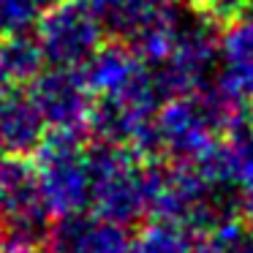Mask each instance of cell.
<instances>
[{"mask_svg":"<svg viewBox=\"0 0 253 253\" xmlns=\"http://www.w3.org/2000/svg\"><path fill=\"white\" fill-rule=\"evenodd\" d=\"M240 123H245L242 109L226 104L215 87L166 95L153 117L155 155L193 166L207 158L220 136Z\"/></svg>","mask_w":253,"mask_h":253,"instance_id":"cell-1","label":"cell"},{"mask_svg":"<svg viewBox=\"0 0 253 253\" xmlns=\"http://www.w3.org/2000/svg\"><path fill=\"white\" fill-rule=\"evenodd\" d=\"M87 131L46 128L39 147L28 155L49 218L90 212Z\"/></svg>","mask_w":253,"mask_h":253,"instance_id":"cell-2","label":"cell"},{"mask_svg":"<svg viewBox=\"0 0 253 253\" xmlns=\"http://www.w3.org/2000/svg\"><path fill=\"white\" fill-rule=\"evenodd\" d=\"M147 164L128 147L90 142V212L120 226L139 223L147 215Z\"/></svg>","mask_w":253,"mask_h":253,"instance_id":"cell-3","label":"cell"},{"mask_svg":"<svg viewBox=\"0 0 253 253\" xmlns=\"http://www.w3.org/2000/svg\"><path fill=\"white\" fill-rule=\"evenodd\" d=\"M33 36L46 66L82 68L87 57L106 41V30L87 0H55L36 22Z\"/></svg>","mask_w":253,"mask_h":253,"instance_id":"cell-4","label":"cell"},{"mask_svg":"<svg viewBox=\"0 0 253 253\" xmlns=\"http://www.w3.org/2000/svg\"><path fill=\"white\" fill-rule=\"evenodd\" d=\"M215 57H218V36L212 30V19H207L202 11L196 19L180 17L169 55L161 66L153 68L164 98L210 87L207 82L210 74L215 71Z\"/></svg>","mask_w":253,"mask_h":253,"instance_id":"cell-5","label":"cell"},{"mask_svg":"<svg viewBox=\"0 0 253 253\" xmlns=\"http://www.w3.org/2000/svg\"><path fill=\"white\" fill-rule=\"evenodd\" d=\"M25 90L39 106L46 128L84 131L93 106V93L82 77V68L44 66L25 84Z\"/></svg>","mask_w":253,"mask_h":253,"instance_id":"cell-6","label":"cell"},{"mask_svg":"<svg viewBox=\"0 0 253 253\" xmlns=\"http://www.w3.org/2000/svg\"><path fill=\"white\" fill-rule=\"evenodd\" d=\"M218 95L226 104L245 109L253 104V11H240L226 19L218 36Z\"/></svg>","mask_w":253,"mask_h":253,"instance_id":"cell-7","label":"cell"},{"mask_svg":"<svg viewBox=\"0 0 253 253\" xmlns=\"http://www.w3.org/2000/svg\"><path fill=\"white\" fill-rule=\"evenodd\" d=\"M46 253H133V234L128 226L112 223L95 212H77L55 218Z\"/></svg>","mask_w":253,"mask_h":253,"instance_id":"cell-8","label":"cell"},{"mask_svg":"<svg viewBox=\"0 0 253 253\" xmlns=\"http://www.w3.org/2000/svg\"><path fill=\"white\" fill-rule=\"evenodd\" d=\"M46 133V123L25 87L0 93V153L28 158Z\"/></svg>","mask_w":253,"mask_h":253,"instance_id":"cell-9","label":"cell"},{"mask_svg":"<svg viewBox=\"0 0 253 253\" xmlns=\"http://www.w3.org/2000/svg\"><path fill=\"white\" fill-rule=\"evenodd\" d=\"M169 0H87L109 39H131L142 25L166 8Z\"/></svg>","mask_w":253,"mask_h":253,"instance_id":"cell-10","label":"cell"},{"mask_svg":"<svg viewBox=\"0 0 253 253\" xmlns=\"http://www.w3.org/2000/svg\"><path fill=\"white\" fill-rule=\"evenodd\" d=\"M46 66L33 30L0 36V74L11 87H25Z\"/></svg>","mask_w":253,"mask_h":253,"instance_id":"cell-11","label":"cell"},{"mask_svg":"<svg viewBox=\"0 0 253 253\" xmlns=\"http://www.w3.org/2000/svg\"><path fill=\"white\" fill-rule=\"evenodd\" d=\"M199 251V231L174 218H158L133 234V253H196Z\"/></svg>","mask_w":253,"mask_h":253,"instance_id":"cell-12","label":"cell"},{"mask_svg":"<svg viewBox=\"0 0 253 253\" xmlns=\"http://www.w3.org/2000/svg\"><path fill=\"white\" fill-rule=\"evenodd\" d=\"M207 240L199 245L196 253H253V234H248L234 218H220L210 231Z\"/></svg>","mask_w":253,"mask_h":253,"instance_id":"cell-13","label":"cell"},{"mask_svg":"<svg viewBox=\"0 0 253 253\" xmlns=\"http://www.w3.org/2000/svg\"><path fill=\"white\" fill-rule=\"evenodd\" d=\"M55 0H0V36L28 33Z\"/></svg>","mask_w":253,"mask_h":253,"instance_id":"cell-14","label":"cell"},{"mask_svg":"<svg viewBox=\"0 0 253 253\" xmlns=\"http://www.w3.org/2000/svg\"><path fill=\"white\" fill-rule=\"evenodd\" d=\"M182 3H188L191 8H196V11H199V8H204V3H207V0H182Z\"/></svg>","mask_w":253,"mask_h":253,"instance_id":"cell-15","label":"cell"},{"mask_svg":"<svg viewBox=\"0 0 253 253\" xmlns=\"http://www.w3.org/2000/svg\"><path fill=\"white\" fill-rule=\"evenodd\" d=\"M6 87H8V84H6V79H3V74H0V93H3Z\"/></svg>","mask_w":253,"mask_h":253,"instance_id":"cell-16","label":"cell"},{"mask_svg":"<svg viewBox=\"0 0 253 253\" xmlns=\"http://www.w3.org/2000/svg\"><path fill=\"white\" fill-rule=\"evenodd\" d=\"M251 106H253V104H251ZM251 115H253V112H251ZM251 131H253V120H251Z\"/></svg>","mask_w":253,"mask_h":253,"instance_id":"cell-17","label":"cell"}]
</instances>
